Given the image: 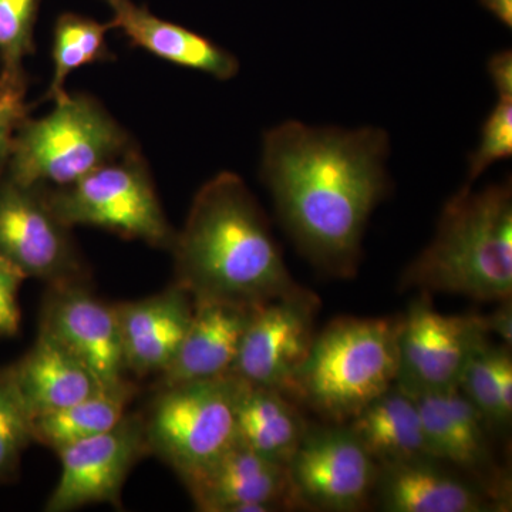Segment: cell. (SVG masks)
<instances>
[{
  "label": "cell",
  "instance_id": "d4e9b609",
  "mask_svg": "<svg viewBox=\"0 0 512 512\" xmlns=\"http://www.w3.org/2000/svg\"><path fill=\"white\" fill-rule=\"evenodd\" d=\"M33 439V414L23 399L13 366L0 367V484L19 476L23 453Z\"/></svg>",
  "mask_w": 512,
  "mask_h": 512
},
{
  "label": "cell",
  "instance_id": "e0dca14e",
  "mask_svg": "<svg viewBox=\"0 0 512 512\" xmlns=\"http://www.w3.org/2000/svg\"><path fill=\"white\" fill-rule=\"evenodd\" d=\"M255 309L228 302L194 301L190 326L174 359L157 376L156 389L231 373Z\"/></svg>",
  "mask_w": 512,
  "mask_h": 512
},
{
  "label": "cell",
  "instance_id": "83f0119b",
  "mask_svg": "<svg viewBox=\"0 0 512 512\" xmlns=\"http://www.w3.org/2000/svg\"><path fill=\"white\" fill-rule=\"evenodd\" d=\"M512 154V99H500L484 121L481 141L468 161V184L476 181L490 165Z\"/></svg>",
  "mask_w": 512,
  "mask_h": 512
},
{
  "label": "cell",
  "instance_id": "6da1fadb",
  "mask_svg": "<svg viewBox=\"0 0 512 512\" xmlns=\"http://www.w3.org/2000/svg\"><path fill=\"white\" fill-rule=\"evenodd\" d=\"M382 128L342 130L285 121L266 131L261 177L296 248L320 271L352 278L367 222L389 195Z\"/></svg>",
  "mask_w": 512,
  "mask_h": 512
},
{
  "label": "cell",
  "instance_id": "8fae6325",
  "mask_svg": "<svg viewBox=\"0 0 512 512\" xmlns=\"http://www.w3.org/2000/svg\"><path fill=\"white\" fill-rule=\"evenodd\" d=\"M288 471L301 507L350 512L362 510L375 494L379 464L348 426L309 427L288 463Z\"/></svg>",
  "mask_w": 512,
  "mask_h": 512
},
{
  "label": "cell",
  "instance_id": "836d02e7",
  "mask_svg": "<svg viewBox=\"0 0 512 512\" xmlns=\"http://www.w3.org/2000/svg\"><path fill=\"white\" fill-rule=\"evenodd\" d=\"M491 15L500 20L504 26L511 29L512 26V0H480Z\"/></svg>",
  "mask_w": 512,
  "mask_h": 512
},
{
  "label": "cell",
  "instance_id": "f546056e",
  "mask_svg": "<svg viewBox=\"0 0 512 512\" xmlns=\"http://www.w3.org/2000/svg\"><path fill=\"white\" fill-rule=\"evenodd\" d=\"M25 275L0 258V338L18 335L20 328L19 291Z\"/></svg>",
  "mask_w": 512,
  "mask_h": 512
},
{
  "label": "cell",
  "instance_id": "9a60e30c",
  "mask_svg": "<svg viewBox=\"0 0 512 512\" xmlns=\"http://www.w3.org/2000/svg\"><path fill=\"white\" fill-rule=\"evenodd\" d=\"M434 460H446L481 481L487 493L503 501L500 477L485 436L483 414L458 390L412 394Z\"/></svg>",
  "mask_w": 512,
  "mask_h": 512
},
{
  "label": "cell",
  "instance_id": "ffe728a7",
  "mask_svg": "<svg viewBox=\"0 0 512 512\" xmlns=\"http://www.w3.org/2000/svg\"><path fill=\"white\" fill-rule=\"evenodd\" d=\"M12 366L20 393L33 417L56 412L110 390L82 360L43 332H39L29 352Z\"/></svg>",
  "mask_w": 512,
  "mask_h": 512
},
{
  "label": "cell",
  "instance_id": "7402d4cb",
  "mask_svg": "<svg viewBox=\"0 0 512 512\" xmlns=\"http://www.w3.org/2000/svg\"><path fill=\"white\" fill-rule=\"evenodd\" d=\"M309 426L284 393L244 382L237 404V441L288 466Z\"/></svg>",
  "mask_w": 512,
  "mask_h": 512
},
{
  "label": "cell",
  "instance_id": "277c9868",
  "mask_svg": "<svg viewBox=\"0 0 512 512\" xmlns=\"http://www.w3.org/2000/svg\"><path fill=\"white\" fill-rule=\"evenodd\" d=\"M400 318H340L315 336L293 399L346 424L399 376Z\"/></svg>",
  "mask_w": 512,
  "mask_h": 512
},
{
  "label": "cell",
  "instance_id": "30bf717a",
  "mask_svg": "<svg viewBox=\"0 0 512 512\" xmlns=\"http://www.w3.org/2000/svg\"><path fill=\"white\" fill-rule=\"evenodd\" d=\"M318 308V296L305 288L258 306L242 336L232 375L291 399L315 340Z\"/></svg>",
  "mask_w": 512,
  "mask_h": 512
},
{
  "label": "cell",
  "instance_id": "ac0fdd59",
  "mask_svg": "<svg viewBox=\"0 0 512 512\" xmlns=\"http://www.w3.org/2000/svg\"><path fill=\"white\" fill-rule=\"evenodd\" d=\"M431 458L379 466L375 493L387 512H487L505 503L451 476Z\"/></svg>",
  "mask_w": 512,
  "mask_h": 512
},
{
  "label": "cell",
  "instance_id": "d6a6232c",
  "mask_svg": "<svg viewBox=\"0 0 512 512\" xmlns=\"http://www.w3.org/2000/svg\"><path fill=\"white\" fill-rule=\"evenodd\" d=\"M487 320L488 333L500 336L504 345L511 348L512 345V309L511 299L500 302L497 311L493 315L485 316Z\"/></svg>",
  "mask_w": 512,
  "mask_h": 512
},
{
  "label": "cell",
  "instance_id": "4dcf8cb0",
  "mask_svg": "<svg viewBox=\"0 0 512 512\" xmlns=\"http://www.w3.org/2000/svg\"><path fill=\"white\" fill-rule=\"evenodd\" d=\"M488 74L500 99H512V52L510 49L495 53L488 60Z\"/></svg>",
  "mask_w": 512,
  "mask_h": 512
},
{
  "label": "cell",
  "instance_id": "4316f807",
  "mask_svg": "<svg viewBox=\"0 0 512 512\" xmlns=\"http://www.w3.org/2000/svg\"><path fill=\"white\" fill-rule=\"evenodd\" d=\"M508 346L491 345L485 340L468 360L461 373L458 390L483 414L487 423L504 424L498 397V367Z\"/></svg>",
  "mask_w": 512,
  "mask_h": 512
},
{
  "label": "cell",
  "instance_id": "7c38bea8",
  "mask_svg": "<svg viewBox=\"0 0 512 512\" xmlns=\"http://www.w3.org/2000/svg\"><path fill=\"white\" fill-rule=\"evenodd\" d=\"M59 483L45 505L67 512L93 504L121 508V490L138 461L150 456L143 414L127 413L114 429L56 451Z\"/></svg>",
  "mask_w": 512,
  "mask_h": 512
},
{
  "label": "cell",
  "instance_id": "d6986e66",
  "mask_svg": "<svg viewBox=\"0 0 512 512\" xmlns=\"http://www.w3.org/2000/svg\"><path fill=\"white\" fill-rule=\"evenodd\" d=\"M104 2L113 12L111 29L121 30L131 46L141 47L165 62L210 74L222 82L237 76V57L208 37L157 18L147 6H138L134 0Z\"/></svg>",
  "mask_w": 512,
  "mask_h": 512
},
{
  "label": "cell",
  "instance_id": "2e32d148",
  "mask_svg": "<svg viewBox=\"0 0 512 512\" xmlns=\"http://www.w3.org/2000/svg\"><path fill=\"white\" fill-rule=\"evenodd\" d=\"M114 306L127 372L138 379L163 373L190 326L194 312L190 293L173 284L157 295Z\"/></svg>",
  "mask_w": 512,
  "mask_h": 512
},
{
  "label": "cell",
  "instance_id": "5b68a950",
  "mask_svg": "<svg viewBox=\"0 0 512 512\" xmlns=\"http://www.w3.org/2000/svg\"><path fill=\"white\" fill-rule=\"evenodd\" d=\"M133 147L99 101L67 93L46 117L23 121L5 175L22 185L66 187Z\"/></svg>",
  "mask_w": 512,
  "mask_h": 512
},
{
  "label": "cell",
  "instance_id": "603a6c76",
  "mask_svg": "<svg viewBox=\"0 0 512 512\" xmlns=\"http://www.w3.org/2000/svg\"><path fill=\"white\" fill-rule=\"evenodd\" d=\"M136 392V386L128 383L56 412L33 417V439L35 443L59 451L70 444L106 433L127 416L128 404Z\"/></svg>",
  "mask_w": 512,
  "mask_h": 512
},
{
  "label": "cell",
  "instance_id": "1f68e13d",
  "mask_svg": "<svg viewBox=\"0 0 512 512\" xmlns=\"http://www.w3.org/2000/svg\"><path fill=\"white\" fill-rule=\"evenodd\" d=\"M498 397H500L503 423H510L512 417V359L510 349H505L498 367Z\"/></svg>",
  "mask_w": 512,
  "mask_h": 512
},
{
  "label": "cell",
  "instance_id": "ba28073f",
  "mask_svg": "<svg viewBox=\"0 0 512 512\" xmlns=\"http://www.w3.org/2000/svg\"><path fill=\"white\" fill-rule=\"evenodd\" d=\"M0 258L47 286L89 281L72 228L50 207L46 188L6 175L0 178Z\"/></svg>",
  "mask_w": 512,
  "mask_h": 512
},
{
  "label": "cell",
  "instance_id": "44dd1931",
  "mask_svg": "<svg viewBox=\"0 0 512 512\" xmlns=\"http://www.w3.org/2000/svg\"><path fill=\"white\" fill-rule=\"evenodd\" d=\"M379 466L431 458L412 394L393 384L346 423Z\"/></svg>",
  "mask_w": 512,
  "mask_h": 512
},
{
  "label": "cell",
  "instance_id": "52a82bcc",
  "mask_svg": "<svg viewBox=\"0 0 512 512\" xmlns=\"http://www.w3.org/2000/svg\"><path fill=\"white\" fill-rule=\"evenodd\" d=\"M45 188L50 207L70 228L87 225L150 247H173L177 232L165 217L146 160L136 147L76 183Z\"/></svg>",
  "mask_w": 512,
  "mask_h": 512
},
{
  "label": "cell",
  "instance_id": "4fadbf2b",
  "mask_svg": "<svg viewBox=\"0 0 512 512\" xmlns=\"http://www.w3.org/2000/svg\"><path fill=\"white\" fill-rule=\"evenodd\" d=\"M89 281L47 288L39 332L52 336L99 377L107 389L131 383L116 306L101 301Z\"/></svg>",
  "mask_w": 512,
  "mask_h": 512
},
{
  "label": "cell",
  "instance_id": "7a4b0ae2",
  "mask_svg": "<svg viewBox=\"0 0 512 512\" xmlns=\"http://www.w3.org/2000/svg\"><path fill=\"white\" fill-rule=\"evenodd\" d=\"M174 284L194 301L265 305L301 291L261 205L235 173H220L192 201L175 235Z\"/></svg>",
  "mask_w": 512,
  "mask_h": 512
},
{
  "label": "cell",
  "instance_id": "8992f818",
  "mask_svg": "<svg viewBox=\"0 0 512 512\" xmlns=\"http://www.w3.org/2000/svg\"><path fill=\"white\" fill-rule=\"evenodd\" d=\"M244 380L214 379L157 389L143 413L150 456L185 481L198 476L237 443V404Z\"/></svg>",
  "mask_w": 512,
  "mask_h": 512
},
{
  "label": "cell",
  "instance_id": "f1b7e54d",
  "mask_svg": "<svg viewBox=\"0 0 512 512\" xmlns=\"http://www.w3.org/2000/svg\"><path fill=\"white\" fill-rule=\"evenodd\" d=\"M28 87L0 86V178L6 174L16 133L28 119Z\"/></svg>",
  "mask_w": 512,
  "mask_h": 512
},
{
  "label": "cell",
  "instance_id": "cb8c5ba5",
  "mask_svg": "<svg viewBox=\"0 0 512 512\" xmlns=\"http://www.w3.org/2000/svg\"><path fill=\"white\" fill-rule=\"evenodd\" d=\"M109 23L76 15L62 13L53 30V79L47 90L46 100H59L66 96L64 89L67 77L80 67L114 59L107 46Z\"/></svg>",
  "mask_w": 512,
  "mask_h": 512
},
{
  "label": "cell",
  "instance_id": "3957f363",
  "mask_svg": "<svg viewBox=\"0 0 512 512\" xmlns=\"http://www.w3.org/2000/svg\"><path fill=\"white\" fill-rule=\"evenodd\" d=\"M400 289L454 293L480 302L512 295L511 181L464 185L441 212L436 237L400 276Z\"/></svg>",
  "mask_w": 512,
  "mask_h": 512
},
{
  "label": "cell",
  "instance_id": "5bb4252c",
  "mask_svg": "<svg viewBox=\"0 0 512 512\" xmlns=\"http://www.w3.org/2000/svg\"><path fill=\"white\" fill-rule=\"evenodd\" d=\"M184 484L198 511L271 512L301 507L293 493L288 466L238 441Z\"/></svg>",
  "mask_w": 512,
  "mask_h": 512
},
{
  "label": "cell",
  "instance_id": "9c48e42d",
  "mask_svg": "<svg viewBox=\"0 0 512 512\" xmlns=\"http://www.w3.org/2000/svg\"><path fill=\"white\" fill-rule=\"evenodd\" d=\"M488 336L485 316L443 315L421 293L400 316L396 383L410 394L458 387L468 360Z\"/></svg>",
  "mask_w": 512,
  "mask_h": 512
},
{
  "label": "cell",
  "instance_id": "484cf974",
  "mask_svg": "<svg viewBox=\"0 0 512 512\" xmlns=\"http://www.w3.org/2000/svg\"><path fill=\"white\" fill-rule=\"evenodd\" d=\"M42 0H0V86L28 87L25 62L33 55Z\"/></svg>",
  "mask_w": 512,
  "mask_h": 512
}]
</instances>
